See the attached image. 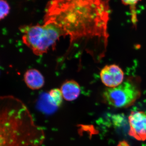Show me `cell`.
Masks as SVG:
<instances>
[{
    "label": "cell",
    "mask_w": 146,
    "mask_h": 146,
    "mask_svg": "<svg viewBox=\"0 0 146 146\" xmlns=\"http://www.w3.org/2000/svg\"><path fill=\"white\" fill-rule=\"evenodd\" d=\"M110 15L108 0H51L44 23L57 26L71 42L95 39L106 49Z\"/></svg>",
    "instance_id": "obj_1"
},
{
    "label": "cell",
    "mask_w": 146,
    "mask_h": 146,
    "mask_svg": "<svg viewBox=\"0 0 146 146\" xmlns=\"http://www.w3.org/2000/svg\"><path fill=\"white\" fill-rule=\"evenodd\" d=\"M20 30L22 34L23 43L34 54L42 55L53 48L61 36L63 31L52 24L29 25L21 26Z\"/></svg>",
    "instance_id": "obj_2"
},
{
    "label": "cell",
    "mask_w": 146,
    "mask_h": 146,
    "mask_svg": "<svg viewBox=\"0 0 146 146\" xmlns=\"http://www.w3.org/2000/svg\"><path fill=\"white\" fill-rule=\"evenodd\" d=\"M141 95V91L137 84L129 78L117 87L106 89L103 94V98L110 106L124 108L133 105Z\"/></svg>",
    "instance_id": "obj_3"
},
{
    "label": "cell",
    "mask_w": 146,
    "mask_h": 146,
    "mask_svg": "<svg viewBox=\"0 0 146 146\" xmlns=\"http://www.w3.org/2000/svg\"><path fill=\"white\" fill-rule=\"evenodd\" d=\"M130 126L129 134L139 141L146 140V113L142 111L131 112L128 118Z\"/></svg>",
    "instance_id": "obj_4"
},
{
    "label": "cell",
    "mask_w": 146,
    "mask_h": 146,
    "mask_svg": "<svg viewBox=\"0 0 146 146\" xmlns=\"http://www.w3.org/2000/svg\"><path fill=\"white\" fill-rule=\"evenodd\" d=\"M102 83L108 88H114L123 82L124 74L121 68L115 64L106 65L100 73Z\"/></svg>",
    "instance_id": "obj_5"
},
{
    "label": "cell",
    "mask_w": 146,
    "mask_h": 146,
    "mask_svg": "<svg viewBox=\"0 0 146 146\" xmlns=\"http://www.w3.org/2000/svg\"><path fill=\"white\" fill-rule=\"evenodd\" d=\"M24 80L27 86L31 90H38L44 85V76L39 70L35 69L27 70L24 74Z\"/></svg>",
    "instance_id": "obj_6"
},
{
    "label": "cell",
    "mask_w": 146,
    "mask_h": 146,
    "mask_svg": "<svg viewBox=\"0 0 146 146\" xmlns=\"http://www.w3.org/2000/svg\"><path fill=\"white\" fill-rule=\"evenodd\" d=\"M63 99L67 101H73L80 95L81 88L75 80H70L63 82L60 88Z\"/></svg>",
    "instance_id": "obj_7"
},
{
    "label": "cell",
    "mask_w": 146,
    "mask_h": 146,
    "mask_svg": "<svg viewBox=\"0 0 146 146\" xmlns=\"http://www.w3.org/2000/svg\"><path fill=\"white\" fill-rule=\"evenodd\" d=\"M48 98L50 104L55 107L60 106L64 99L61 90L58 88H54L50 90Z\"/></svg>",
    "instance_id": "obj_8"
},
{
    "label": "cell",
    "mask_w": 146,
    "mask_h": 146,
    "mask_svg": "<svg viewBox=\"0 0 146 146\" xmlns=\"http://www.w3.org/2000/svg\"><path fill=\"white\" fill-rule=\"evenodd\" d=\"M125 5L128 6L130 8V12L133 22L136 21V5L141 0H121Z\"/></svg>",
    "instance_id": "obj_9"
},
{
    "label": "cell",
    "mask_w": 146,
    "mask_h": 146,
    "mask_svg": "<svg viewBox=\"0 0 146 146\" xmlns=\"http://www.w3.org/2000/svg\"><path fill=\"white\" fill-rule=\"evenodd\" d=\"M1 15L0 19L2 20L7 16L10 10V6L6 0H0Z\"/></svg>",
    "instance_id": "obj_10"
}]
</instances>
